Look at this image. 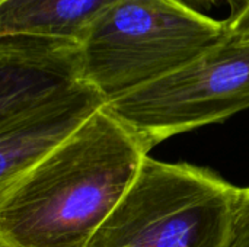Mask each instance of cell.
I'll list each match as a JSON object with an SVG mask.
<instances>
[{
    "label": "cell",
    "mask_w": 249,
    "mask_h": 247,
    "mask_svg": "<svg viewBox=\"0 0 249 247\" xmlns=\"http://www.w3.org/2000/svg\"><path fill=\"white\" fill-rule=\"evenodd\" d=\"M229 247H249V186L236 189Z\"/></svg>",
    "instance_id": "ba28073f"
},
{
    "label": "cell",
    "mask_w": 249,
    "mask_h": 247,
    "mask_svg": "<svg viewBox=\"0 0 249 247\" xmlns=\"http://www.w3.org/2000/svg\"><path fill=\"white\" fill-rule=\"evenodd\" d=\"M83 80L82 45L0 38V122Z\"/></svg>",
    "instance_id": "8992f818"
},
{
    "label": "cell",
    "mask_w": 249,
    "mask_h": 247,
    "mask_svg": "<svg viewBox=\"0 0 249 247\" xmlns=\"http://www.w3.org/2000/svg\"><path fill=\"white\" fill-rule=\"evenodd\" d=\"M6 1H9V0H0V4H1V3H6Z\"/></svg>",
    "instance_id": "8fae6325"
},
{
    "label": "cell",
    "mask_w": 249,
    "mask_h": 247,
    "mask_svg": "<svg viewBox=\"0 0 249 247\" xmlns=\"http://www.w3.org/2000/svg\"><path fill=\"white\" fill-rule=\"evenodd\" d=\"M107 109L150 150L223 122L249 109V42L225 36L181 68L108 102Z\"/></svg>",
    "instance_id": "277c9868"
},
{
    "label": "cell",
    "mask_w": 249,
    "mask_h": 247,
    "mask_svg": "<svg viewBox=\"0 0 249 247\" xmlns=\"http://www.w3.org/2000/svg\"><path fill=\"white\" fill-rule=\"evenodd\" d=\"M105 96L83 80L60 95L0 122V194L69 141L98 111Z\"/></svg>",
    "instance_id": "5b68a950"
},
{
    "label": "cell",
    "mask_w": 249,
    "mask_h": 247,
    "mask_svg": "<svg viewBox=\"0 0 249 247\" xmlns=\"http://www.w3.org/2000/svg\"><path fill=\"white\" fill-rule=\"evenodd\" d=\"M236 189L207 167L147 156L89 247H229Z\"/></svg>",
    "instance_id": "3957f363"
},
{
    "label": "cell",
    "mask_w": 249,
    "mask_h": 247,
    "mask_svg": "<svg viewBox=\"0 0 249 247\" xmlns=\"http://www.w3.org/2000/svg\"><path fill=\"white\" fill-rule=\"evenodd\" d=\"M149 151L102 108L0 194V247H89Z\"/></svg>",
    "instance_id": "6da1fadb"
},
{
    "label": "cell",
    "mask_w": 249,
    "mask_h": 247,
    "mask_svg": "<svg viewBox=\"0 0 249 247\" xmlns=\"http://www.w3.org/2000/svg\"><path fill=\"white\" fill-rule=\"evenodd\" d=\"M225 36V20L185 0H115L83 41L85 77L111 102L181 68Z\"/></svg>",
    "instance_id": "7a4b0ae2"
},
{
    "label": "cell",
    "mask_w": 249,
    "mask_h": 247,
    "mask_svg": "<svg viewBox=\"0 0 249 247\" xmlns=\"http://www.w3.org/2000/svg\"><path fill=\"white\" fill-rule=\"evenodd\" d=\"M223 20H225L228 38L249 42V3L235 16L226 17Z\"/></svg>",
    "instance_id": "9c48e42d"
},
{
    "label": "cell",
    "mask_w": 249,
    "mask_h": 247,
    "mask_svg": "<svg viewBox=\"0 0 249 247\" xmlns=\"http://www.w3.org/2000/svg\"><path fill=\"white\" fill-rule=\"evenodd\" d=\"M187 1V0H185ZM191 3H200V4H217V3H222L225 4L226 7H229V15L228 17L231 16H235L238 12H241L247 4L249 3V0H190Z\"/></svg>",
    "instance_id": "30bf717a"
},
{
    "label": "cell",
    "mask_w": 249,
    "mask_h": 247,
    "mask_svg": "<svg viewBox=\"0 0 249 247\" xmlns=\"http://www.w3.org/2000/svg\"><path fill=\"white\" fill-rule=\"evenodd\" d=\"M115 0H9L0 4V38L83 45Z\"/></svg>",
    "instance_id": "52a82bcc"
}]
</instances>
